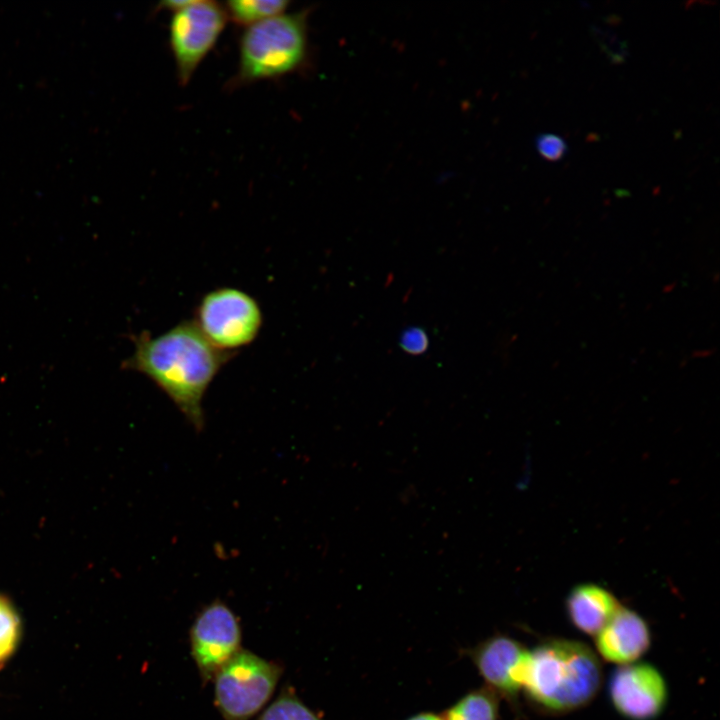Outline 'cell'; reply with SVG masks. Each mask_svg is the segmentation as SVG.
Here are the masks:
<instances>
[{"instance_id": "1", "label": "cell", "mask_w": 720, "mask_h": 720, "mask_svg": "<svg viewBox=\"0 0 720 720\" xmlns=\"http://www.w3.org/2000/svg\"><path fill=\"white\" fill-rule=\"evenodd\" d=\"M132 341L133 353L121 367L151 380L196 429H201L204 395L234 353L213 346L193 320L182 321L155 336L142 331Z\"/></svg>"}, {"instance_id": "2", "label": "cell", "mask_w": 720, "mask_h": 720, "mask_svg": "<svg viewBox=\"0 0 720 720\" xmlns=\"http://www.w3.org/2000/svg\"><path fill=\"white\" fill-rule=\"evenodd\" d=\"M602 678L600 660L587 644L550 638L529 650L522 691L537 710L564 714L589 704Z\"/></svg>"}, {"instance_id": "3", "label": "cell", "mask_w": 720, "mask_h": 720, "mask_svg": "<svg viewBox=\"0 0 720 720\" xmlns=\"http://www.w3.org/2000/svg\"><path fill=\"white\" fill-rule=\"evenodd\" d=\"M307 57L306 11L271 17L245 28L239 41L238 69L229 87L294 73L304 66Z\"/></svg>"}, {"instance_id": "4", "label": "cell", "mask_w": 720, "mask_h": 720, "mask_svg": "<svg viewBox=\"0 0 720 720\" xmlns=\"http://www.w3.org/2000/svg\"><path fill=\"white\" fill-rule=\"evenodd\" d=\"M282 666L241 649L213 678L215 705L224 720H249L270 700Z\"/></svg>"}, {"instance_id": "5", "label": "cell", "mask_w": 720, "mask_h": 720, "mask_svg": "<svg viewBox=\"0 0 720 720\" xmlns=\"http://www.w3.org/2000/svg\"><path fill=\"white\" fill-rule=\"evenodd\" d=\"M193 322L213 346L235 353L258 337L263 312L258 301L244 290L219 287L201 297Z\"/></svg>"}, {"instance_id": "6", "label": "cell", "mask_w": 720, "mask_h": 720, "mask_svg": "<svg viewBox=\"0 0 720 720\" xmlns=\"http://www.w3.org/2000/svg\"><path fill=\"white\" fill-rule=\"evenodd\" d=\"M227 21L224 6L214 1L190 0L187 5L172 12L169 45L181 85L191 80L215 46Z\"/></svg>"}, {"instance_id": "7", "label": "cell", "mask_w": 720, "mask_h": 720, "mask_svg": "<svg viewBox=\"0 0 720 720\" xmlns=\"http://www.w3.org/2000/svg\"><path fill=\"white\" fill-rule=\"evenodd\" d=\"M192 659L204 682L242 648V631L237 616L224 602L214 600L196 615L189 632Z\"/></svg>"}, {"instance_id": "8", "label": "cell", "mask_w": 720, "mask_h": 720, "mask_svg": "<svg viewBox=\"0 0 720 720\" xmlns=\"http://www.w3.org/2000/svg\"><path fill=\"white\" fill-rule=\"evenodd\" d=\"M609 698L616 712L628 720H654L667 705L668 686L655 666L637 661L614 670Z\"/></svg>"}, {"instance_id": "9", "label": "cell", "mask_w": 720, "mask_h": 720, "mask_svg": "<svg viewBox=\"0 0 720 720\" xmlns=\"http://www.w3.org/2000/svg\"><path fill=\"white\" fill-rule=\"evenodd\" d=\"M529 650L506 635H493L470 652L472 662L486 686L515 703L520 691Z\"/></svg>"}, {"instance_id": "10", "label": "cell", "mask_w": 720, "mask_h": 720, "mask_svg": "<svg viewBox=\"0 0 720 720\" xmlns=\"http://www.w3.org/2000/svg\"><path fill=\"white\" fill-rule=\"evenodd\" d=\"M594 643L603 660L621 666L637 662L649 650L651 632L637 612L620 606L594 636Z\"/></svg>"}, {"instance_id": "11", "label": "cell", "mask_w": 720, "mask_h": 720, "mask_svg": "<svg viewBox=\"0 0 720 720\" xmlns=\"http://www.w3.org/2000/svg\"><path fill=\"white\" fill-rule=\"evenodd\" d=\"M621 605L616 597L596 584L575 586L566 600L570 622L582 633L595 636Z\"/></svg>"}, {"instance_id": "12", "label": "cell", "mask_w": 720, "mask_h": 720, "mask_svg": "<svg viewBox=\"0 0 720 720\" xmlns=\"http://www.w3.org/2000/svg\"><path fill=\"white\" fill-rule=\"evenodd\" d=\"M500 696L489 687L472 690L442 716L445 720H499Z\"/></svg>"}, {"instance_id": "13", "label": "cell", "mask_w": 720, "mask_h": 720, "mask_svg": "<svg viewBox=\"0 0 720 720\" xmlns=\"http://www.w3.org/2000/svg\"><path fill=\"white\" fill-rule=\"evenodd\" d=\"M286 0H235L223 4L228 19L245 28L285 13Z\"/></svg>"}, {"instance_id": "14", "label": "cell", "mask_w": 720, "mask_h": 720, "mask_svg": "<svg viewBox=\"0 0 720 720\" xmlns=\"http://www.w3.org/2000/svg\"><path fill=\"white\" fill-rule=\"evenodd\" d=\"M257 720H324L288 687L260 714Z\"/></svg>"}, {"instance_id": "15", "label": "cell", "mask_w": 720, "mask_h": 720, "mask_svg": "<svg viewBox=\"0 0 720 720\" xmlns=\"http://www.w3.org/2000/svg\"><path fill=\"white\" fill-rule=\"evenodd\" d=\"M20 636V621L11 603L0 595V664L14 652Z\"/></svg>"}, {"instance_id": "16", "label": "cell", "mask_w": 720, "mask_h": 720, "mask_svg": "<svg viewBox=\"0 0 720 720\" xmlns=\"http://www.w3.org/2000/svg\"><path fill=\"white\" fill-rule=\"evenodd\" d=\"M591 34L610 62L621 64L629 55L627 44L616 32L600 25L591 26Z\"/></svg>"}, {"instance_id": "17", "label": "cell", "mask_w": 720, "mask_h": 720, "mask_svg": "<svg viewBox=\"0 0 720 720\" xmlns=\"http://www.w3.org/2000/svg\"><path fill=\"white\" fill-rule=\"evenodd\" d=\"M537 152L548 161H559L568 152L565 139L557 134L542 133L536 137Z\"/></svg>"}, {"instance_id": "18", "label": "cell", "mask_w": 720, "mask_h": 720, "mask_svg": "<svg viewBox=\"0 0 720 720\" xmlns=\"http://www.w3.org/2000/svg\"><path fill=\"white\" fill-rule=\"evenodd\" d=\"M428 346V336L420 327H410L401 334L400 347L408 354H423L428 349Z\"/></svg>"}, {"instance_id": "19", "label": "cell", "mask_w": 720, "mask_h": 720, "mask_svg": "<svg viewBox=\"0 0 720 720\" xmlns=\"http://www.w3.org/2000/svg\"><path fill=\"white\" fill-rule=\"evenodd\" d=\"M405 720H445L442 714H436L433 712H420L414 714Z\"/></svg>"}]
</instances>
